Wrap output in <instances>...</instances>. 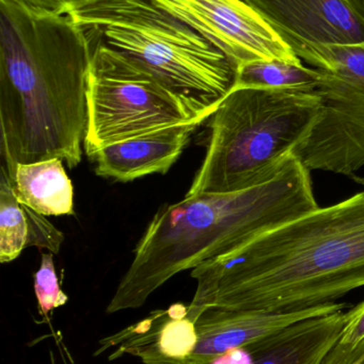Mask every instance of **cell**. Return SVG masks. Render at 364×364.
<instances>
[{
    "label": "cell",
    "mask_w": 364,
    "mask_h": 364,
    "mask_svg": "<svg viewBox=\"0 0 364 364\" xmlns=\"http://www.w3.org/2000/svg\"><path fill=\"white\" fill-rule=\"evenodd\" d=\"M364 18V0H344Z\"/></svg>",
    "instance_id": "20"
},
{
    "label": "cell",
    "mask_w": 364,
    "mask_h": 364,
    "mask_svg": "<svg viewBox=\"0 0 364 364\" xmlns=\"http://www.w3.org/2000/svg\"><path fill=\"white\" fill-rule=\"evenodd\" d=\"M34 294L38 301V314L48 316L57 308L68 301V296L62 291L56 274L53 254H42L41 264L34 274Z\"/></svg>",
    "instance_id": "16"
},
{
    "label": "cell",
    "mask_w": 364,
    "mask_h": 364,
    "mask_svg": "<svg viewBox=\"0 0 364 364\" xmlns=\"http://www.w3.org/2000/svg\"><path fill=\"white\" fill-rule=\"evenodd\" d=\"M70 16L88 36L147 68L200 117H211L234 85L228 58L152 0H109Z\"/></svg>",
    "instance_id": "5"
},
{
    "label": "cell",
    "mask_w": 364,
    "mask_h": 364,
    "mask_svg": "<svg viewBox=\"0 0 364 364\" xmlns=\"http://www.w3.org/2000/svg\"><path fill=\"white\" fill-rule=\"evenodd\" d=\"M303 61L318 73L322 111L293 154L308 170L354 174L364 166V44L323 47Z\"/></svg>",
    "instance_id": "7"
},
{
    "label": "cell",
    "mask_w": 364,
    "mask_h": 364,
    "mask_svg": "<svg viewBox=\"0 0 364 364\" xmlns=\"http://www.w3.org/2000/svg\"><path fill=\"white\" fill-rule=\"evenodd\" d=\"M321 111L316 91L231 90L207 119V155L185 197L266 183L308 140Z\"/></svg>",
    "instance_id": "4"
},
{
    "label": "cell",
    "mask_w": 364,
    "mask_h": 364,
    "mask_svg": "<svg viewBox=\"0 0 364 364\" xmlns=\"http://www.w3.org/2000/svg\"><path fill=\"white\" fill-rule=\"evenodd\" d=\"M318 208L311 171L294 154L266 183L162 205L135 248L134 260L106 312L140 308L177 274L229 254Z\"/></svg>",
    "instance_id": "3"
},
{
    "label": "cell",
    "mask_w": 364,
    "mask_h": 364,
    "mask_svg": "<svg viewBox=\"0 0 364 364\" xmlns=\"http://www.w3.org/2000/svg\"><path fill=\"white\" fill-rule=\"evenodd\" d=\"M12 181L21 205L45 216L74 215V190L61 159L19 164Z\"/></svg>",
    "instance_id": "13"
},
{
    "label": "cell",
    "mask_w": 364,
    "mask_h": 364,
    "mask_svg": "<svg viewBox=\"0 0 364 364\" xmlns=\"http://www.w3.org/2000/svg\"><path fill=\"white\" fill-rule=\"evenodd\" d=\"M21 207L25 211L28 223L27 247L38 246L46 248L53 255L59 254L64 240L63 233L56 228L45 215L33 211L27 205H21Z\"/></svg>",
    "instance_id": "17"
},
{
    "label": "cell",
    "mask_w": 364,
    "mask_h": 364,
    "mask_svg": "<svg viewBox=\"0 0 364 364\" xmlns=\"http://www.w3.org/2000/svg\"><path fill=\"white\" fill-rule=\"evenodd\" d=\"M346 304L333 303L309 309L286 312L207 309L192 318L198 342L192 356L183 364H203L227 350L243 348L265 336L306 318L335 314Z\"/></svg>",
    "instance_id": "10"
},
{
    "label": "cell",
    "mask_w": 364,
    "mask_h": 364,
    "mask_svg": "<svg viewBox=\"0 0 364 364\" xmlns=\"http://www.w3.org/2000/svg\"><path fill=\"white\" fill-rule=\"evenodd\" d=\"M207 121L200 119L108 145L90 157L95 162V174L120 182L167 174L192 134Z\"/></svg>",
    "instance_id": "11"
},
{
    "label": "cell",
    "mask_w": 364,
    "mask_h": 364,
    "mask_svg": "<svg viewBox=\"0 0 364 364\" xmlns=\"http://www.w3.org/2000/svg\"><path fill=\"white\" fill-rule=\"evenodd\" d=\"M28 223L14 183L1 166L0 178V262H12L27 247Z\"/></svg>",
    "instance_id": "15"
},
{
    "label": "cell",
    "mask_w": 364,
    "mask_h": 364,
    "mask_svg": "<svg viewBox=\"0 0 364 364\" xmlns=\"http://www.w3.org/2000/svg\"><path fill=\"white\" fill-rule=\"evenodd\" d=\"M89 36L70 15L0 0V127L4 168L83 158L88 128Z\"/></svg>",
    "instance_id": "2"
},
{
    "label": "cell",
    "mask_w": 364,
    "mask_h": 364,
    "mask_svg": "<svg viewBox=\"0 0 364 364\" xmlns=\"http://www.w3.org/2000/svg\"><path fill=\"white\" fill-rule=\"evenodd\" d=\"M196 30L235 70L254 61L303 65L293 49L258 11L244 0H152Z\"/></svg>",
    "instance_id": "8"
},
{
    "label": "cell",
    "mask_w": 364,
    "mask_h": 364,
    "mask_svg": "<svg viewBox=\"0 0 364 364\" xmlns=\"http://www.w3.org/2000/svg\"><path fill=\"white\" fill-rule=\"evenodd\" d=\"M6 1L14 2L36 12L70 15L71 13L89 8L100 2L109 1V0H6Z\"/></svg>",
    "instance_id": "18"
},
{
    "label": "cell",
    "mask_w": 364,
    "mask_h": 364,
    "mask_svg": "<svg viewBox=\"0 0 364 364\" xmlns=\"http://www.w3.org/2000/svg\"><path fill=\"white\" fill-rule=\"evenodd\" d=\"M364 339V301L348 311V321L339 343L355 344Z\"/></svg>",
    "instance_id": "19"
},
{
    "label": "cell",
    "mask_w": 364,
    "mask_h": 364,
    "mask_svg": "<svg viewBox=\"0 0 364 364\" xmlns=\"http://www.w3.org/2000/svg\"><path fill=\"white\" fill-rule=\"evenodd\" d=\"M189 314L309 309L364 287V191L192 269Z\"/></svg>",
    "instance_id": "1"
},
{
    "label": "cell",
    "mask_w": 364,
    "mask_h": 364,
    "mask_svg": "<svg viewBox=\"0 0 364 364\" xmlns=\"http://www.w3.org/2000/svg\"><path fill=\"white\" fill-rule=\"evenodd\" d=\"M346 321L345 310L306 318L246 348L252 364H322L339 341Z\"/></svg>",
    "instance_id": "12"
},
{
    "label": "cell",
    "mask_w": 364,
    "mask_h": 364,
    "mask_svg": "<svg viewBox=\"0 0 364 364\" xmlns=\"http://www.w3.org/2000/svg\"><path fill=\"white\" fill-rule=\"evenodd\" d=\"M318 73L305 65L282 61H254L235 70L232 89L306 90L314 91Z\"/></svg>",
    "instance_id": "14"
},
{
    "label": "cell",
    "mask_w": 364,
    "mask_h": 364,
    "mask_svg": "<svg viewBox=\"0 0 364 364\" xmlns=\"http://www.w3.org/2000/svg\"><path fill=\"white\" fill-rule=\"evenodd\" d=\"M303 61L327 46L364 44V18L344 0H244Z\"/></svg>",
    "instance_id": "9"
},
{
    "label": "cell",
    "mask_w": 364,
    "mask_h": 364,
    "mask_svg": "<svg viewBox=\"0 0 364 364\" xmlns=\"http://www.w3.org/2000/svg\"><path fill=\"white\" fill-rule=\"evenodd\" d=\"M89 40L92 55L83 142L88 157L113 143L209 119L194 112L138 62L91 36Z\"/></svg>",
    "instance_id": "6"
}]
</instances>
